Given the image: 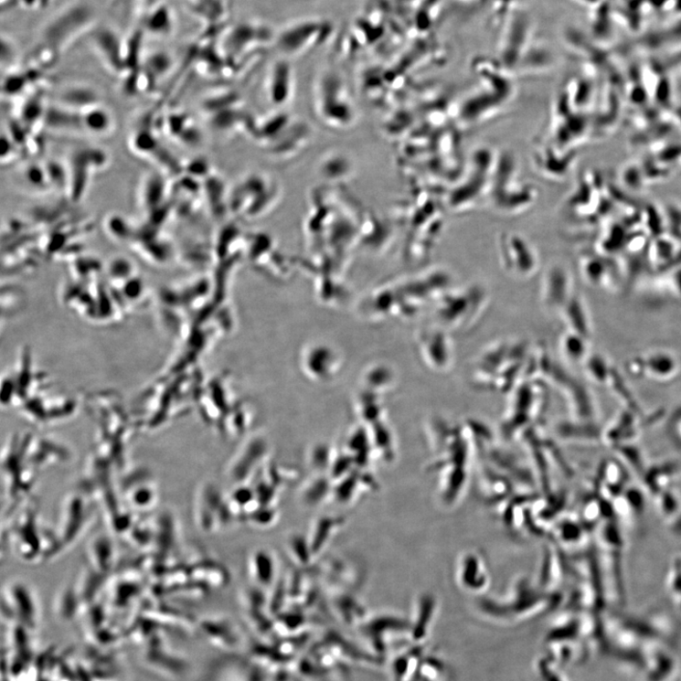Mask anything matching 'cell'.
I'll list each match as a JSON object with an SVG mask.
<instances>
[{
  "mask_svg": "<svg viewBox=\"0 0 681 681\" xmlns=\"http://www.w3.org/2000/svg\"><path fill=\"white\" fill-rule=\"evenodd\" d=\"M334 34V24L325 19L305 18L288 24L277 34L279 49L289 57L303 56L328 41Z\"/></svg>",
  "mask_w": 681,
  "mask_h": 681,
  "instance_id": "1",
  "label": "cell"
},
{
  "mask_svg": "<svg viewBox=\"0 0 681 681\" xmlns=\"http://www.w3.org/2000/svg\"><path fill=\"white\" fill-rule=\"evenodd\" d=\"M107 160L106 153L99 148H81L72 154L68 165L69 173L68 195L72 202L78 203L83 198L91 173L104 167Z\"/></svg>",
  "mask_w": 681,
  "mask_h": 681,
  "instance_id": "2",
  "label": "cell"
},
{
  "mask_svg": "<svg viewBox=\"0 0 681 681\" xmlns=\"http://www.w3.org/2000/svg\"><path fill=\"white\" fill-rule=\"evenodd\" d=\"M277 35L269 26L256 21L236 24L228 34V50L234 57L276 40Z\"/></svg>",
  "mask_w": 681,
  "mask_h": 681,
  "instance_id": "3",
  "label": "cell"
},
{
  "mask_svg": "<svg viewBox=\"0 0 681 681\" xmlns=\"http://www.w3.org/2000/svg\"><path fill=\"white\" fill-rule=\"evenodd\" d=\"M144 660L151 670L170 678L180 679L189 672V663L160 641L150 644Z\"/></svg>",
  "mask_w": 681,
  "mask_h": 681,
  "instance_id": "4",
  "label": "cell"
},
{
  "mask_svg": "<svg viewBox=\"0 0 681 681\" xmlns=\"http://www.w3.org/2000/svg\"><path fill=\"white\" fill-rule=\"evenodd\" d=\"M199 631L215 647L226 652H236L242 648V637L235 626L225 620H206L199 625Z\"/></svg>",
  "mask_w": 681,
  "mask_h": 681,
  "instance_id": "5",
  "label": "cell"
},
{
  "mask_svg": "<svg viewBox=\"0 0 681 681\" xmlns=\"http://www.w3.org/2000/svg\"><path fill=\"white\" fill-rule=\"evenodd\" d=\"M168 186L165 176L158 173L150 174L144 181L141 201L144 212L148 215L166 206Z\"/></svg>",
  "mask_w": 681,
  "mask_h": 681,
  "instance_id": "6",
  "label": "cell"
},
{
  "mask_svg": "<svg viewBox=\"0 0 681 681\" xmlns=\"http://www.w3.org/2000/svg\"><path fill=\"white\" fill-rule=\"evenodd\" d=\"M43 122L51 130L69 133L84 132L81 112L59 103L47 106Z\"/></svg>",
  "mask_w": 681,
  "mask_h": 681,
  "instance_id": "7",
  "label": "cell"
},
{
  "mask_svg": "<svg viewBox=\"0 0 681 681\" xmlns=\"http://www.w3.org/2000/svg\"><path fill=\"white\" fill-rule=\"evenodd\" d=\"M59 103L80 112L101 104L99 93L86 86L68 88L61 93Z\"/></svg>",
  "mask_w": 681,
  "mask_h": 681,
  "instance_id": "8",
  "label": "cell"
},
{
  "mask_svg": "<svg viewBox=\"0 0 681 681\" xmlns=\"http://www.w3.org/2000/svg\"><path fill=\"white\" fill-rule=\"evenodd\" d=\"M84 132L92 135H103L112 130L114 120L111 112L101 104L81 112Z\"/></svg>",
  "mask_w": 681,
  "mask_h": 681,
  "instance_id": "9",
  "label": "cell"
},
{
  "mask_svg": "<svg viewBox=\"0 0 681 681\" xmlns=\"http://www.w3.org/2000/svg\"><path fill=\"white\" fill-rule=\"evenodd\" d=\"M47 106L43 105L42 99L32 98L22 107L20 122L24 127L33 129L38 122L44 121Z\"/></svg>",
  "mask_w": 681,
  "mask_h": 681,
  "instance_id": "10",
  "label": "cell"
},
{
  "mask_svg": "<svg viewBox=\"0 0 681 681\" xmlns=\"http://www.w3.org/2000/svg\"><path fill=\"white\" fill-rule=\"evenodd\" d=\"M49 186L59 190V192L69 194V173L68 165L53 160L45 165Z\"/></svg>",
  "mask_w": 681,
  "mask_h": 681,
  "instance_id": "11",
  "label": "cell"
},
{
  "mask_svg": "<svg viewBox=\"0 0 681 681\" xmlns=\"http://www.w3.org/2000/svg\"><path fill=\"white\" fill-rule=\"evenodd\" d=\"M106 229L114 239L129 240L136 239L138 232L120 215H112L106 221Z\"/></svg>",
  "mask_w": 681,
  "mask_h": 681,
  "instance_id": "12",
  "label": "cell"
},
{
  "mask_svg": "<svg viewBox=\"0 0 681 681\" xmlns=\"http://www.w3.org/2000/svg\"><path fill=\"white\" fill-rule=\"evenodd\" d=\"M649 372L659 377H667L672 375L676 369L674 359L665 354H655L646 362Z\"/></svg>",
  "mask_w": 681,
  "mask_h": 681,
  "instance_id": "13",
  "label": "cell"
},
{
  "mask_svg": "<svg viewBox=\"0 0 681 681\" xmlns=\"http://www.w3.org/2000/svg\"><path fill=\"white\" fill-rule=\"evenodd\" d=\"M23 178L27 185L36 190H45L50 186L45 166L32 165L24 171Z\"/></svg>",
  "mask_w": 681,
  "mask_h": 681,
  "instance_id": "14",
  "label": "cell"
},
{
  "mask_svg": "<svg viewBox=\"0 0 681 681\" xmlns=\"http://www.w3.org/2000/svg\"><path fill=\"white\" fill-rule=\"evenodd\" d=\"M563 347L567 357H569L571 360L581 359L585 353V345L582 341H580L579 336H567L564 340Z\"/></svg>",
  "mask_w": 681,
  "mask_h": 681,
  "instance_id": "15",
  "label": "cell"
}]
</instances>
